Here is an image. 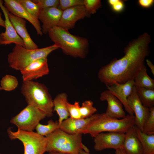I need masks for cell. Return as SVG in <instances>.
Instances as JSON below:
<instances>
[{
	"label": "cell",
	"mask_w": 154,
	"mask_h": 154,
	"mask_svg": "<svg viewBox=\"0 0 154 154\" xmlns=\"http://www.w3.org/2000/svg\"><path fill=\"white\" fill-rule=\"evenodd\" d=\"M124 2L123 1L119 0L117 3L111 6L112 10L117 13H119L122 12L125 8V4Z\"/></svg>",
	"instance_id": "cell-34"
},
{
	"label": "cell",
	"mask_w": 154,
	"mask_h": 154,
	"mask_svg": "<svg viewBox=\"0 0 154 154\" xmlns=\"http://www.w3.org/2000/svg\"><path fill=\"white\" fill-rule=\"evenodd\" d=\"M3 44V40L1 36L0 35V45Z\"/></svg>",
	"instance_id": "cell-42"
},
{
	"label": "cell",
	"mask_w": 154,
	"mask_h": 154,
	"mask_svg": "<svg viewBox=\"0 0 154 154\" xmlns=\"http://www.w3.org/2000/svg\"><path fill=\"white\" fill-rule=\"evenodd\" d=\"M125 135V133L113 132L99 133L94 137V149L97 151L122 149Z\"/></svg>",
	"instance_id": "cell-9"
},
{
	"label": "cell",
	"mask_w": 154,
	"mask_h": 154,
	"mask_svg": "<svg viewBox=\"0 0 154 154\" xmlns=\"http://www.w3.org/2000/svg\"><path fill=\"white\" fill-rule=\"evenodd\" d=\"M20 71L23 82L32 81L48 74L49 69L47 58L34 61Z\"/></svg>",
	"instance_id": "cell-12"
},
{
	"label": "cell",
	"mask_w": 154,
	"mask_h": 154,
	"mask_svg": "<svg viewBox=\"0 0 154 154\" xmlns=\"http://www.w3.org/2000/svg\"><path fill=\"white\" fill-rule=\"evenodd\" d=\"M17 1L30 14L35 18L38 19V17L40 9L37 4L31 0H17Z\"/></svg>",
	"instance_id": "cell-27"
},
{
	"label": "cell",
	"mask_w": 154,
	"mask_h": 154,
	"mask_svg": "<svg viewBox=\"0 0 154 154\" xmlns=\"http://www.w3.org/2000/svg\"><path fill=\"white\" fill-rule=\"evenodd\" d=\"M97 111L96 108L93 106V102L91 100L84 102L80 108L82 118L90 117L95 114Z\"/></svg>",
	"instance_id": "cell-28"
},
{
	"label": "cell",
	"mask_w": 154,
	"mask_h": 154,
	"mask_svg": "<svg viewBox=\"0 0 154 154\" xmlns=\"http://www.w3.org/2000/svg\"><path fill=\"white\" fill-rule=\"evenodd\" d=\"M136 131L143 147V154H154V134L145 133L136 127Z\"/></svg>",
	"instance_id": "cell-23"
},
{
	"label": "cell",
	"mask_w": 154,
	"mask_h": 154,
	"mask_svg": "<svg viewBox=\"0 0 154 154\" xmlns=\"http://www.w3.org/2000/svg\"><path fill=\"white\" fill-rule=\"evenodd\" d=\"M3 2L4 6L9 13L16 16L27 20L34 27L38 35H42L39 20L30 14L17 0H4Z\"/></svg>",
	"instance_id": "cell-14"
},
{
	"label": "cell",
	"mask_w": 154,
	"mask_h": 154,
	"mask_svg": "<svg viewBox=\"0 0 154 154\" xmlns=\"http://www.w3.org/2000/svg\"><path fill=\"white\" fill-rule=\"evenodd\" d=\"M8 15L10 20L17 34L23 40L25 48L29 49L38 48V46L33 41L27 31L25 20L14 15L9 12Z\"/></svg>",
	"instance_id": "cell-19"
},
{
	"label": "cell",
	"mask_w": 154,
	"mask_h": 154,
	"mask_svg": "<svg viewBox=\"0 0 154 154\" xmlns=\"http://www.w3.org/2000/svg\"><path fill=\"white\" fill-rule=\"evenodd\" d=\"M46 117L45 113L39 109L28 105L18 114L10 120L18 129L32 131L40 121Z\"/></svg>",
	"instance_id": "cell-8"
},
{
	"label": "cell",
	"mask_w": 154,
	"mask_h": 154,
	"mask_svg": "<svg viewBox=\"0 0 154 154\" xmlns=\"http://www.w3.org/2000/svg\"><path fill=\"white\" fill-rule=\"evenodd\" d=\"M134 126L133 115L128 114L123 118L118 119L109 117L103 113L77 133L88 134L94 137L97 134L104 132L125 133Z\"/></svg>",
	"instance_id": "cell-4"
},
{
	"label": "cell",
	"mask_w": 154,
	"mask_h": 154,
	"mask_svg": "<svg viewBox=\"0 0 154 154\" xmlns=\"http://www.w3.org/2000/svg\"><path fill=\"white\" fill-rule=\"evenodd\" d=\"M83 5L82 0H60L58 9L63 11L74 6Z\"/></svg>",
	"instance_id": "cell-33"
},
{
	"label": "cell",
	"mask_w": 154,
	"mask_h": 154,
	"mask_svg": "<svg viewBox=\"0 0 154 154\" xmlns=\"http://www.w3.org/2000/svg\"><path fill=\"white\" fill-rule=\"evenodd\" d=\"M67 106L70 117L76 119L82 118L79 102L76 101L74 104L68 102Z\"/></svg>",
	"instance_id": "cell-31"
},
{
	"label": "cell",
	"mask_w": 154,
	"mask_h": 154,
	"mask_svg": "<svg viewBox=\"0 0 154 154\" xmlns=\"http://www.w3.org/2000/svg\"><path fill=\"white\" fill-rule=\"evenodd\" d=\"M83 3L85 9L90 15L96 13L102 6L100 0H84Z\"/></svg>",
	"instance_id": "cell-30"
},
{
	"label": "cell",
	"mask_w": 154,
	"mask_h": 154,
	"mask_svg": "<svg viewBox=\"0 0 154 154\" xmlns=\"http://www.w3.org/2000/svg\"><path fill=\"white\" fill-rule=\"evenodd\" d=\"M48 152V154H66L57 152Z\"/></svg>",
	"instance_id": "cell-40"
},
{
	"label": "cell",
	"mask_w": 154,
	"mask_h": 154,
	"mask_svg": "<svg viewBox=\"0 0 154 154\" xmlns=\"http://www.w3.org/2000/svg\"><path fill=\"white\" fill-rule=\"evenodd\" d=\"M3 1L0 0V8L5 17V30L0 35L3 40V44L7 45L13 43L25 47L23 40L17 34L9 18V12L3 5Z\"/></svg>",
	"instance_id": "cell-15"
},
{
	"label": "cell",
	"mask_w": 154,
	"mask_h": 154,
	"mask_svg": "<svg viewBox=\"0 0 154 154\" xmlns=\"http://www.w3.org/2000/svg\"><path fill=\"white\" fill-rule=\"evenodd\" d=\"M90 15L84 5L74 6L62 11L58 26L68 30L74 28L77 21Z\"/></svg>",
	"instance_id": "cell-11"
},
{
	"label": "cell",
	"mask_w": 154,
	"mask_h": 154,
	"mask_svg": "<svg viewBox=\"0 0 154 154\" xmlns=\"http://www.w3.org/2000/svg\"><path fill=\"white\" fill-rule=\"evenodd\" d=\"M1 14L0 11V26L5 28V21L2 19Z\"/></svg>",
	"instance_id": "cell-39"
},
{
	"label": "cell",
	"mask_w": 154,
	"mask_h": 154,
	"mask_svg": "<svg viewBox=\"0 0 154 154\" xmlns=\"http://www.w3.org/2000/svg\"><path fill=\"white\" fill-rule=\"evenodd\" d=\"M11 139L21 141L24 147V154H44L46 152L47 139L37 132L27 131L18 129L13 131L10 128L7 130Z\"/></svg>",
	"instance_id": "cell-7"
},
{
	"label": "cell",
	"mask_w": 154,
	"mask_h": 154,
	"mask_svg": "<svg viewBox=\"0 0 154 154\" xmlns=\"http://www.w3.org/2000/svg\"><path fill=\"white\" fill-rule=\"evenodd\" d=\"M59 124L58 121H55L50 119L48 121L47 125H44L39 123L35 129L36 132L39 135L46 137L59 128Z\"/></svg>",
	"instance_id": "cell-25"
},
{
	"label": "cell",
	"mask_w": 154,
	"mask_h": 154,
	"mask_svg": "<svg viewBox=\"0 0 154 154\" xmlns=\"http://www.w3.org/2000/svg\"><path fill=\"white\" fill-rule=\"evenodd\" d=\"M128 105L135 114V126L143 131L144 125L149 113V108L144 106L140 100L135 86L127 99Z\"/></svg>",
	"instance_id": "cell-10"
},
{
	"label": "cell",
	"mask_w": 154,
	"mask_h": 154,
	"mask_svg": "<svg viewBox=\"0 0 154 154\" xmlns=\"http://www.w3.org/2000/svg\"><path fill=\"white\" fill-rule=\"evenodd\" d=\"M68 102L67 95L64 93L57 95L53 100V111H55L59 116V125L70 116L67 106Z\"/></svg>",
	"instance_id": "cell-21"
},
{
	"label": "cell",
	"mask_w": 154,
	"mask_h": 154,
	"mask_svg": "<svg viewBox=\"0 0 154 154\" xmlns=\"http://www.w3.org/2000/svg\"><path fill=\"white\" fill-rule=\"evenodd\" d=\"M79 154H90L89 153L86 152L84 150H82L81 151ZM108 154H111L110 153H109Z\"/></svg>",
	"instance_id": "cell-41"
},
{
	"label": "cell",
	"mask_w": 154,
	"mask_h": 154,
	"mask_svg": "<svg viewBox=\"0 0 154 154\" xmlns=\"http://www.w3.org/2000/svg\"><path fill=\"white\" fill-rule=\"evenodd\" d=\"M135 88L137 94L142 104L149 108L154 106V89L141 87Z\"/></svg>",
	"instance_id": "cell-24"
},
{
	"label": "cell",
	"mask_w": 154,
	"mask_h": 154,
	"mask_svg": "<svg viewBox=\"0 0 154 154\" xmlns=\"http://www.w3.org/2000/svg\"><path fill=\"white\" fill-rule=\"evenodd\" d=\"M33 1L37 4L40 9L50 7L58 8L59 0H33Z\"/></svg>",
	"instance_id": "cell-32"
},
{
	"label": "cell",
	"mask_w": 154,
	"mask_h": 154,
	"mask_svg": "<svg viewBox=\"0 0 154 154\" xmlns=\"http://www.w3.org/2000/svg\"><path fill=\"white\" fill-rule=\"evenodd\" d=\"M58 48L54 44L35 49H28L20 45L15 44L8 55V62L10 67L20 71L34 61L47 58L51 52Z\"/></svg>",
	"instance_id": "cell-6"
},
{
	"label": "cell",
	"mask_w": 154,
	"mask_h": 154,
	"mask_svg": "<svg viewBox=\"0 0 154 154\" xmlns=\"http://www.w3.org/2000/svg\"><path fill=\"white\" fill-rule=\"evenodd\" d=\"M146 62L147 65L150 68L151 72L154 75V66L153 64L151 62L149 59L146 60Z\"/></svg>",
	"instance_id": "cell-36"
},
{
	"label": "cell",
	"mask_w": 154,
	"mask_h": 154,
	"mask_svg": "<svg viewBox=\"0 0 154 154\" xmlns=\"http://www.w3.org/2000/svg\"><path fill=\"white\" fill-rule=\"evenodd\" d=\"M153 0H139L138 3L141 7L147 8L151 7L153 4Z\"/></svg>",
	"instance_id": "cell-35"
},
{
	"label": "cell",
	"mask_w": 154,
	"mask_h": 154,
	"mask_svg": "<svg viewBox=\"0 0 154 154\" xmlns=\"http://www.w3.org/2000/svg\"><path fill=\"white\" fill-rule=\"evenodd\" d=\"M0 154H1L0 153Z\"/></svg>",
	"instance_id": "cell-44"
},
{
	"label": "cell",
	"mask_w": 154,
	"mask_h": 154,
	"mask_svg": "<svg viewBox=\"0 0 154 154\" xmlns=\"http://www.w3.org/2000/svg\"><path fill=\"white\" fill-rule=\"evenodd\" d=\"M119 0H108V4L112 6L117 3Z\"/></svg>",
	"instance_id": "cell-37"
},
{
	"label": "cell",
	"mask_w": 154,
	"mask_h": 154,
	"mask_svg": "<svg viewBox=\"0 0 154 154\" xmlns=\"http://www.w3.org/2000/svg\"><path fill=\"white\" fill-rule=\"evenodd\" d=\"M100 99L102 101H106L108 106L104 114L109 117L117 119H121L126 116L120 101L108 90L102 92Z\"/></svg>",
	"instance_id": "cell-16"
},
{
	"label": "cell",
	"mask_w": 154,
	"mask_h": 154,
	"mask_svg": "<svg viewBox=\"0 0 154 154\" xmlns=\"http://www.w3.org/2000/svg\"><path fill=\"white\" fill-rule=\"evenodd\" d=\"M142 131L148 134H154V106L149 108V114L144 123Z\"/></svg>",
	"instance_id": "cell-29"
},
{
	"label": "cell",
	"mask_w": 154,
	"mask_h": 154,
	"mask_svg": "<svg viewBox=\"0 0 154 154\" xmlns=\"http://www.w3.org/2000/svg\"><path fill=\"white\" fill-rule=\"evenodd\" d=\"M62 11L55 7L40 10L38 19L42 23L41 27L43 34H46L50 29L58 26Z\"/></svg>",
	"instance_id": "cell-17"
},
{
	"label": "cell",
	"mask_w": 154,
	"mask_h": 154,
	"mask_svg": "<svg viewBox=\"0 0 154 154\" xmlns=\"http://www.w3.org/2000/svg\"><path fill=\"white\" fill-rule=\"evenodd\" d=\"M21 91L28 105L41 110L47 117L52 116L53 100L45 85L33 80L23 81Z\"/></svg>",
	"instance_id": "cell-5"
},
{
	"label": "cell",
	"mask_w": 154,
	"mask_h": 154,
	"mask_svg": "<svg viewBox=\"0 0 154 154\" xmlns=\"http://www.w3.org/2000/svg\"><path fill=\"white\" fill-rule=\"evenodd\" d=\"M122 149L126 154H143V147L137 135L135 126L125 133Z\"/></svg>",
	"instance_id": "cell-20"
},
{
	"label": "cell",
	"mask_w": 154,
	"mask_h": 154,
	"mask_svg": "<svg viewBox=\"0 0 154 154\" xmlns=\"http://www.w3.org/2000/svg\"><path fill=\"white\" fill-rule=\"evenodd\" d=\"M134 86L154 89V80L147 74L146 66H143L133 79Z\"/></svg>",
	"instance_id": "cell-22"
},
{
	"label": "cell",
	"mask_w": 154,
	"mask_h": 154,
	"mask_svg": "<svg viewBox=\"0 0 154 154\" xmlns=\"http://www.w3.org/2000/svg\"><path fill=\"white\" fill-rule=\"evenodd\" d=\"M134 86L133 80L123 84L115 83L107 86L108 90L120 101L126 112L130 115H133L134 113L128 105L127 99Z\"/></svg>",
	"instance_id": "cell-13"
},
{
	"label": "cell",
	"mask_w": 154,
	"mask_h": 154,
	"mask_svg": "<svg viewBox=\"0 0 154 154\" xmlns=\"http://www.w3.org/2000/svg\"><path fill=\"white\" fill-rule=\"evenodd\" d=\"M151 41L150 36L145 33L129 43L124 49L122 57L114 59L101 67L98 74L100 81L107 86L133 80L145 65V59L149 53Z\"/></svg>",
	"instance_id": "cell-1"
},
{
	"label": "cell",
	"mask_w": 154,
	"mask_h": 154,
	"mask_svg": "<svg viewBox=\"0 0 154 154\" xmlns=\"http://www.w3.org/2000/svg\"><path fill=\"white\" fill-rule=\"evenodd\" d=\"M114 154H126L122 149H119L115 150Z\"/></svg>",
	"instance_id": "cell-38"
},
{
	"label": "cell",
	"mask_w": 154,
	"mask_h": 154,
	"mask_svg": "<svg viewBox=\"0 0 154 154\" xmlns=\"http://www.w3.org/2000/svg\"><path fill=\"white\" fill-rule=\"evenodd\" d=\"M82 134H72L58 129L47 135L46 151L57 152L66 154H79L82 150L89 153L82 143Z\"/></svg>",
	"instance_id": "cell-3"
},
{
	"label": "cell",
	"mask_w": 154,
	"mask_h": 154,
	"mask_svg": "<svg viewBox=\"0 0 154 154\" xmlns=\"http://www.w3.org/2000/svg\"><path fill=\"white\" fill-rule=\"evenodd\" d=\"M18 81L16 77L11 75L7 74L3 76L0 81V87L2 90L11 91L17 87Z\"/></svg>",
	"instance_id": "cell-26"
},
{
	"label": "cell",
	"mask_w": 154,
	"mask_h": 154,
	"mask_svg": "<svg viewBox=\"0 0 154 154\" xmlns=\"http://www.w3.org/2000/svg\"><path fill=\"white\" fill-rule=\"evenodd\" d=\"M101 114H95L85 118L76 119L68 118L64 120L59 125V129L67 133L74 134L77 133L91 122L99 117Z\"/></svg>",
	"instance_id": "cell-18"
},
{
	"label": "cell",
	"mask_w": 154,
	"mask_h": 154,
	"mask_svg": "<svg viewBox=\"0 0 154 154\" xmlns=\"http://www.w3.org/2000/svg\"><path fill=\"white\" fill-rule=\"evenodd\" d=\"M48 33L54 44L66 54L82 58L86 56L89 45L86 38L73 35L68 30L58 26L50 29Z\"/></svg>",
	"instance_id": "cell-2"
},
{
	"label": "cell",
	"mask_w": 154,
	"mask_h": 154,
	"mask_svg": "<svg viewBox=\"0 0 154 154\" xmlns=\"http://www.w3.org/2000/svg\"><path fill=\"white\" fill-rule=\"evenodd\" d=\"M0 90H2L1 88V87L0 86Z\"/></svg>",
	"instance_id": "cell-43"
}]
</instances>
